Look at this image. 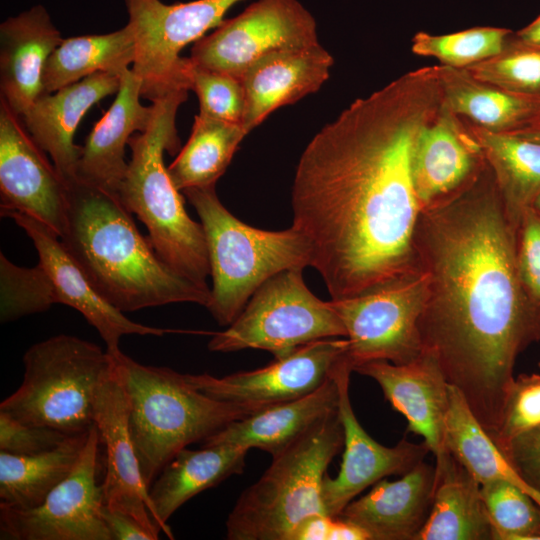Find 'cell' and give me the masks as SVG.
I'll return each instance as SVG.
<instances>
[{"instance_id": "d6986e66", "label": "cell", "mask_w": 540, "mask_h": 540, "mask_svg": "<svg viewBox=\"0 0 540 540\" xmlns=\"http://www.w3.org/2000/svg\"><path fill=\"white\" fill-rule=\"evenodd\" d=\"M487 167L469 123L444 103L419 137L412 162L413 184L421 210L453 198Z\"/></svg>"}, {"instance_id": "7dc6e473", "label": "cell", "mask_w": 540, "mask_h": 540, "mask_svg": "<svg viewBox=\"0 0 540 540\" xmlns=\"http://www.w3.org/2000/svg\"><path fill=\"white\" fill-rule=\"evenodd\" d=\"M522 136L524 138L540 142V127L525 129L516 133H511Z\"/></svg>"}, {"instance_id": "bcb514c9", "label": "cell", "mask_w": 540, "mask_h": 540, "mask_svg": "<svg viewBox=\"0 0 540 540\" xmlns=\"http://www.w3.org/2000/svg\"><path fill=\"white\" fill-rule=\"evenodd\" d=\"M515 35L524 41L540 44V15L530 24L515 32Z\"/></svg>"}, {"instance_id": "b9f144b4", "label": "cell", "mask_w": 540, "mask_h": 540, "mask_svg": "<svg viewBox=\"0 0 540 540\" xmlns=\"http://www.w3.org/2000/svg\"><path fill=\"white\" fill-rule=\"evenodd\" d=\"M68 435L45 426L23 423L0 411V451L25 456L57 447Z\"/></svg>"}, {"instance_id": "4dcf8cb0", "label": "cell", "mask_w": 540, "mask_h": 540, "mask_svg": "<svg viewBox=\"0 0 540 540\" xmlns=\"http://www.w3.org/2000/svg\"><path fill=\"white\" fill-rule=\"evenodd\" d=\"M89 431L70 435L57 447L33 455L0 451V505L19 509L40 505L75 468Z\"/></svg>"}, {"instance_id": "5bb4252c", "label": "cell", "mask_w": 540, "mask_h": 540, "mask_svg": "<svg viewBox=\"0 0 540 540\" xmlns=\"http://www.w3.org/2000/svg\"><path fill=\"white\" fill-rule=\"evenodd\" d=\"M345 337L316 340L275 358L265 367L215 377L186 374L207 396L224 402L265 408L301 398L319 388L347 358Z\"/></svg>"}, {"instance_id": "d6a6232c", "label": "cell", "mask_w": 540, "mask_h": 540, "mask_svg": "<svg viewBox=\"0 0 540 540\" xmlns=\"http://www.w3.org/2000/svg\"><path fill=\"white\" fill-rule=\"evenodd\" d=\"M445 446L480 485L506 481L526 492L540 505V493L519 474L475 418L459 390L452 385L449 386Z\"/></svg>"}, {"instance_id": "ab89813d", "label": "cell", "mask_w": 540, "mask_h": 540, "mask_svg": "<svg viewBox=\"0 0 540 540\" xmlns=\"http://www.w3.org/2000/svg\"><path fill=\"white\" fill-rule=\"evenodd\" d=\"M540 426V375L515 377L503 409L494 443L501 450L516 436Z\"/></svg>"}, {"instance_id": "9a60e30c", "label": "cell", "mask_w": 540, "mask_h": 540, "mask_svg": "<svg viewBox=\"0 0 540 540\" xmlns=\"http://www.w3.org/2000/svg\"><path fill=\"white\" fill-rule=\"evenodd\" d=\"M45 153L0 97L1 215H29L61 237L67 224V184Z\"/></svg>"}, {"instance_id": "f546056e", "label": "cell", "mask_w": 540, "mask_h": 540, "mask_svg": "<svg viewBox=\"0 0 540 540\" xmlns=\"http://www.w3.org/2000/svg\"><path fill=\"white\" fill-rule=\"evenodd\" d=\"M437 68L444 103L469 123L514 133L528 123L537 108L540 98L512 94L475 78L466 69Z\"/></svg>"}, {"instance_id": "4fadbf2b", "label": "cell", "mask_w": 540, "mask_h": 540, "mask_svg": "<svg viewBox=\"0 0 540 540\" xmlns=\"http://www.w3.org/2000/svg\"><path fill=\"white\" fill-rule=\"evenodd\" d=\"M100 444L94 424L75 468L40 505L28 509L0 505V539L112 540L101 515Z\"/></svg>"}, {"instance_id": "9c48e42d", "label": "cell", "mask_w": 540, "mask_h": 540, "mask_svg": "<svg viewBox=\"0 0 540 540\" xmlns=\"http://www.w3.org/2000/svg\"><path fill=\"white\" fill-rule=\"evenodd\" d=\"M346 335L331 301L316 297L305 284L303 268H293L266 280L228 328L212 333L208 348L262 349L278 358L304 344Z\"/></svg>"}, {"instance_id": "1f68e13d", "label": "cell", "mask_w": 540, "mask_h": 540, "mask_svg": "<svg viewBox=\"0 0 540 540\" xmlns=\"http://www.w3.org/2000/svg\"><path fill=\"white\" fill-rule=\"evenodd\" d=\"M134 60L135 38L128 23L111 33L63 38L45 64L43 92L53 93L98 72L122 74Z\"/></svg>"}, {"instance_id": "277c9868", "label": "cell", "mask_w": 540, "mask_h": 540, "mask_svg": "<svg viewBox=\"0 0 540 540\" xmlns=\"http://www.w3.org/2000/svg\"><path fill=\"white\" fill-rule=\"evenodd\" d=\"M188 91L172 90L152 101L154 112L148 128L129 139L131 158L118 196L123 206L146 226L161 260L180 276L210 289L203 227L187 214L163 160L165 151L174 153L178 148L176 115Z\"/></svg>"}, {"instance_id": "8d00e7d4", "label": "cell", "mask_w": 540, "mask_h": 540, "mask_svg": "<svg viewBox=\"0 0 540 540\" xmlns=\"http://www.w3.org/2000/svg\"><path fill=\"white\" fill-rule=\"evenodd\" d=\"M493 540H539L540 505L506 481L481 485Z\"/></svg>"}, {"instance_id": "f35d334b", "label": "cell", "mask_w": 540, "mask_h": 540, "mask_svg": "<svg viewBox=\"0 0 540 540\" xmlns=\"http://www.w3.org/2000/svg\"><path fill=\"white\" fill-rule=\"evenodd\" d=\"M185 75L189 90L198 97L200 115L243 125L245 91L240 79L197 66L190 58Z\"/></svg>"}, {"instance_id": "44dd1931", "label": "cell", "mask_w": 540, "mask_h": 540, "mask_svg": "<svg viewBox=\"0 0 540 540\" xmlns=\"http://www.w3.org/2000/svg\"><path fill=\"white\" fill-rule=\"evenodd\" d=\"M122 74L98 72L53 93H44L21 116L27 131L51 156L66 184L77 179L81 146L73 140L80 121L93 105L118 92Z\"/></svg>"}, {"instance_id": "ffe728a7", "label": "cell", "mask_w": 540, "mask_h": 540, "mask_svg": "<svg viewBox=\"0 0 540 540\" xmlns=\"http://www.w3.org/2000/svg\"><path fill=\"white\" fill-rule=\"evenodd\" d=\"M353 371L374 379L385 399L407 420V431L421 436L441 465L449 452L445 425L449 408V383L435 358L426 350L411 362L394 364L375 360Z\"/></svg>"}, {"instance_id": "ac0fdd59", "label": "cell", "mask_w": 540, "mask_h": 540, "mask_svg": "<svg viewBox=\"0 0 540 540\" xmlns=\"http://www.w3.org/2000/svg\"><path fill=\"white\" fill-rule=\"evenodd\" d=\"M94 423L106 449L102 482L104 504L133 516L159 536L161 530L154 520L149 488L143 480L130 436L128 396L114 363L97 391Z\"/></svg>"}, {"instance_id": "f1b7e54d", "label": "cell", "mask_w": 540, "mask_h": 540, "mask_svg": "<svg viewBox=\"0 0 540 540\" xmlns=\"http://www.w3.org/2000/svg\"><path fill=\"white\" fill-rule=\"evenodd\" d=\"M469 126L493 173L506 215L517 231L523 214L540 196V142L472 123Z\"/></svg>"}, {"instance_id": "603a6c76", "label": "cell", "mask_w": 540, "mask_h": 540, "mask_svg": "<svg viewBox=\"0 0 540 540\" xmlns=\"http://www.w3.org/2000/svg\"><path fill=\"white\" fill-rule=\"evenodd\" d=\"M435 465L423 460L396 481L383 478L339 515L357 525L369 540H415L430 512Z\"/></svg>"}, {"instance_id": "c3c4849f", "label": "cell", "mask_w": 540, "mask_h": 540, "mask_svg": "<svg viewBox=\"0 0 540 540\" xmlns=\"http://www.w3.org/2000/svg\"><path fill=\"white\" fill-rule=\"evenodd\" d=\"M535 127H540V99L538 101L537 108L535 109V112L533 113L528 123L517 132L525 130V129H529V128H535Z\"/></svg>"}, {"instance_id": "681fc988", "label": "cell", "mask_w": 540, "mask_h": 540, "mask_svg": "<svg viewBox=\"0 0 540 540\" xmlns=\"http://www.w3.org/2000/svg\"><path fill=\"white\" fill-rule=\"evenodd\" d=\"M533 208H535L537 211L540 212V196L537 198V200L535 201L534 205H533Z\"/></svg>"}, {"instance_id": "cb8c5ba5", "label": "cell", "mask_w": 540, "mask_h": 540, "mask_svg": "<svg viewBox=\"0 0 540 540\" xmlns=\"http://www.w3.org/2000/svg\"><path fill=\"white\" fill-rule=\"evenodd\" d=\"M62 40L42 5H35L1 23V98L20 117L44 94L45 64Z\"/></svg>"}, {"instance_id": "ba28073f", "label": "cell", "mask_w": 540, "mask_h": 540, "mask_svg": "<svg viewBox=\"0 0 540 540\" xmlns=\"http://www.w3.org/2000/svg\"><path fill=\"white\" fill-rule=\"evenodd\" d=\"M23 363V381L1 402L0 411L68 436L88 432L95 424L97 391L112 368L111 354L95 343L59 334L33 344Z\"/></svg>"}, {"instance_id": "d4e9b609", "label": "cell", "mask_w": 540, "mask_h": 540, "mask_svg": "<svg viewBox=\"0 0 540 540\" xmlns=\"http://www.w3.org/2000/svg\"><path fill=\"white\" fill-rule=\"evenodd\" d=\"M141 88L131 68L122 74L115 100L81 146L77 179L118 195L128 166L126 145L135 132L148 128L153 117V104L140 102Z\"/></svg>"}, {"instance_id": "e0dca14e", "label": "cell", "mask_w": 540, "mask_h": 540, "mask_svg": "<svg viewBox=\"0 0 540 540\" xmlns=\"http://www.w3.org/2000/svg\"><path fill=\"white\" fill-rule=\"evenodd\" d=\"M4 217L13 219L32 240L38 253V264L52 286L55 303L67 305L80 312L97 330L108 353L120 350L119 342L122 336H162L171 332L168 329L134 322L106 301L93 287L60 237L48 226L19 212H9Z\"/></svg>"}, {"instance_id": "e575fe53", "label": "cell", "mask_w": 540, "mask_h": 540, "mask_svg": "<svg viewBox=\"0 0 540 540\" xmlns=\"http://www.w3.org/2000/svg\"><path fill=\"white\" fill-rule=\"evenodd\" d=\"M513 31L501 27H473L459 32L434 35L424 31L412 38L415 55L437 59L443 66L468 69L498 54Z\"/></svg>"}, {"instance_id": "3957f363", "label": "cell", "mask_w": 540, "mask_h": 540, "mask_svg": "<svg viewBox=\"0 0 540 540\" xmlns=\"http://www.w3.org/2000/svg\"><path fill=\"white\" fill-rule=\"evenodd\" d=\"M60 237L97 292L121 312L171 303L207 308L210 289L173 271L138 230L117 194L75 179Z\"/></svg>"}, {"instance_id": "60d3db41", "label": "cell", "mask_w": 540, "mask_h": 540, "mask_svg": "<svg viewBox=\"0 0 540 540\" xmlns=\"http://www.w3.org/2000/svg\"><path fill=\"white\" fill-rule=\"evenodd\" d=\"M516 264L523 289L540 311V212L529 208L516 234Z\"/></svg>"}, {"instance_id": "d590c367", "label": "cell", "mask_w": 540, "mask_h": 540, "mask_svg": "<svg viewBox=\"0 0 540 540\" xmlns=\"http://www.w3.org/2000/svg\"><path fill=\"white\" fill-rule=\"evenodd\" d=\"M466 70L512 94L540 98V44L524 41L515 32L498 54Z\"/></svg>"}, {"instance_id": "f6af8a7d", "label": "cell", "mask_w": 540, "mask_h": 540, "mask_svg": "<svg viewBox=\"0 0 540 540\" xmlns=\"http://www.w3.org/2000/svg\"><path fill=\"white\" fill-rule=\"evenodd\" d=\"M101 515L112 540H156L159 538L133 516L109 508L105 504L102 507Z\"/></svg>"}, {"instance_id": "4316f807", "label": "cell", "mask_w": 540, "mask_h": 540, "mask_svg": "<svg viewBox=\"0 0 540 540\" xmlns=\"http://www.w3.org/2000/svg\"><path fill=\"white\" fill-rule=\"evenodd\" d=\"M247 449L228 445H202L201 449H181L161 470L149 488L154 520L173 539L167 524L185 502L232 475L241 474Z\"/></svg>"}, {"instance_id": "7402d4cb", "label": "cell", "mask_w": 540, "mask_h": 540, "mask_svg": "<svg viewBox=\"0 0 540 540\" xmlns=\"http://www.w3.org/2000/svg\"><path fill=\"white\" fill-rule=\"evenodd\" d=\"M333 63L320 43L276 51L257 60L241 78L244 128L250 132L274 110L317 92L329 78Z\"/></svg>"}, {"instance_id": "7bdbcfd3", "label": "cell", "mask_w": 540, "mask_h": 540, "mask_svg": "<svg viewBox=\"0 0 540 540\" xmlns=\"http://www.w3.org/2000/svg\"><path fill=\"white\" fill-rule=\"evenodd\" d=\"M501 451L524 480L540 493V426L516 436Z\"/></svg>"}, {"instance_id": "8992f818", "label": "cell", "mask_w": 540, "mask_h": 540, "mask_svg": "<svg viewBox=\"0 0 540 540\" xmlns=\"http://www.w3.org/2000/svg\"><path fill=\"white\" fill-rule=\"evenodd\" d=\"M343 445L337 409L272 457L259 480L242 492L226 520L227 539L294 540L305 521L327 514L323 481Z\"/></svg>"}, {"instance_id": "ee69618b", "label": "cell", "mask_w": 540, "mask_h": 540, "mask_svg": "<svg viewBox=\"0 0 540 540\" xmlns=\"http://www.w3.org/2000/svg\"><path fill=\"white\" fill-rule=\"evenodd\" d=\"M294 540H369L357 525L340 516L315 515L297 530Z\"/></svg>"}, {"instance_id": "2e32d148", "label": "cell", "mask_w": 540, "mask_h": 540, "mask_svg": "<svg viewBox=\"0 0 540 540\" xmlns=\"http://www.w3.org/2000/svg\"><path fill=\"white\" fill-rule=\"evenodd\" d=\"M351 365L347 358L333 372L339 391L338 414L344 432V452L339 473H327L322 486L323 503L328 515L336 517L362 491L390 475H403L430 452L422 443L405 439L393 447L374 440L361 426L352 408L349 386Z\"/></svg>"}, {"instance_id": "52a82bcc", "label": "cell", "mask_w": 540, "mask_h": 540, "mask_svg": "<svg viewBox=\"0 0 540 540\" xmlns=\"http://www.w3.org/2000/svg\"><path fill=\"white\" fill-rule=\"evenodd\" d=\"M183 193L196 210L206 237L212 277L207 309L218 324L230 325L270 277L311 266V246L295 227L268 231L242 222L220 202L215 186Z\"/></svg>"}, {"instance_id": "6da1fadb", "label": "cell", "mask_w": 540, "mask_h": 540, "mask_svg": "<svg viewBox=\"0 0 540 540\" xmlns=\"http://www.w3.org/2000/svg\"><path fill=\"white\" fill-rule=\"evenodd\" d=\"M443 104L436 66L356 99L304 149L292 186V226L308 240L331 300L357 296L419 268L416 143Z\"/></svg>"}, {"instance_id": "5b68a950", "label": "cell", "mask_w": 540, "mask_h": 540, "mask_svg": "<svg viewBox=\"0 0 540 540\" xmlns=\"http://www.w3.org/2000/svg\"><path fill=\"white\" fill-rule=\"evenodd\" d=\"M111 356L128 396L130 436L148 488L181 449L261 410L213 399L186 374L138 363L121 350Z\"/></svg>"}, {"instance_id": "8fae6325", "label": "cell", "mask_w": 540, "mask_h": 540, "mask_svg": "<svg viewBox=\"0 0 540 540\" xmlns=\"http://www.w3.org/2000/svg\"><path fill=\"white\" fill-rule=\"evenodd\" d=\"M426 294L427 276L420 270L363 294L330 300L346 329L352 370L375 360L406 364L423 352L418 321Z\"/></svg>"}, {"instance_id": "484cf974", "label": "cell", "mask_w": 540, "mask_h": 540, "mask_svg": "<svg viewBox=\"0 0 540 540\" xmlns=\"http://www.w3.org/2000/svg\"><path fill=\"white\" fill-rule=\"evenodd\" d=\"M339 391L332 376L315 391L292 401L271 405L235 420L203 445L228 444L247 450L281 453L320 420L338 409Z\"/></svg>"}, {"instance_id": "7a4b0ae2", "label": "cell", "mask_w": 540, "mask_h": 540, "mask_svg": "<svg viewBox=\"0 0 540 540\" xmlns=\"http://www.w3.org/2000/svg\"><path fill=\"white\" fill-rule=\"evenodd\" d=\"M516 234L487 167L468 188L420 211L414 250L427 276L418 328L490 438L519 354L540 341V311L521 284Z\"/></svg>"}, {"instance_id": "7c38bea8", "label": "cell", "mask_w": 540, "mask_h": 540, "mask_svg": "<svg viewBox=\"0 0 540 540\" xmlns=\"http://www.w3.org/2000/svg\"><path fill=\"white\" fill-rule=\"evenodd\" d=\"M317 43L316 21L298 0H258L195 42L189 58L197 66L241 80L268 54Z\"/></svg>"}, {"instance_id": "83f0119b", "label": "cell", "mask_w": 540, "mask_h": 540, "mask_svg": "<svg viewBox=\"0 0 540 540\" xmlns=\"http://www.w3.org/2000/svg\"><path fill=\"white\" fill-rule=\"evenodd\" d=\"M492 526L481 485L449 453L435 466L427 520L415 540H491Z\"/></svg>"}, {"instance_id": "30bf717a", "label": "cell", "mask_w": 540, "mask_h": 540, "mask_svg": "<svg viewBox=\"0 0 540 540\" xmlns=\"http://www.w3.org/2000/svg\"><path fill=\"white\" fill-rule=\"evenodd\" d=\"M135 38L132 71L142 82L141 94L151 102L189 86L186 57L180 52L224 21L226 12L242 0H194L166 4L160 0H124Z\"/></svg>"}, {"instance_id": "836d02e7", "label": "cell", "mask_w": 540, "mask_h": 540, "mask_svg": "<svg viewBox=\"0 0 540 540\" xmlns=\"http://www.w3.org/2000/svg\"><path fill=\"white\" fill-rule=\"evenodd\" d=\"M248 133L242 124L196 115L188 141L167 167L176 189L215 186Z\"/></svg>"}, {"instance_id": "74e56055", "label": "cell", "mask_w": 540, "mask_h": 540, "mask_svg": "<svg viewBox=\"0 0 540 540\" xmlns=\"http://www.w3.org/2000/svg\"><path fill=\"white\" fill-rule=\"evenodd\" d=\"M0 265L2 322L46 311L56 304L50 281L39 264L18 267L1 254Z\"/></svg>"}]
</instances>
